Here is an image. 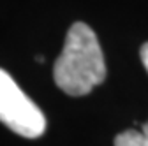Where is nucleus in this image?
I'll list each match as a JSON object with an SVG mask.
<instances>
[{
  "label": "nucleus",
  "mask_w": 148,
  "mask_h": 146,
  "mask_svg": "<svg viewBox=\"0 0 148 146\" xmlns=\"http://www.w3.org/2000/svg\"><path fill=\"white\" fill-rule=\"evenodd\" d=\"M115 146H148V121L143 123L141 130H125L115 137Z\"/></svg>",
  "instance_id": "7ed1b4c3"
},
{
  "label": "nucleus",
  "mask_w": 148,
  "mask_h": 146,
  "mask_svg": "<svg viewBox=\"0 0 148 146\" xmlns=\"http://www.w3.org/2000/svg\"><path fill=\"white\" fill-rule=\"evenodd\" d=\"M53 78L57 86L72 97L86 95L106 79V62L95 32L86 23H74L55 62Z\"/></svg>",
  "instance_id": "f257e3e1"
},
{
  "label": "nucleus",
  "mask_w": 148,
  "mask_h": 146,
  "mask_svg": "<svg viewBox=\"0 0 148 146\" xmlns=\"http://www.w3.org/2000/svg\"><path fill=\"white\" fill-rule=\"evenodd\" d=\"M0 121L18 136L28 139L41 137L46 130L42 111L4 69H0Z\"/></svg>",
  "instance_id": "f03ea898"
},
{
  "label": "nucleus",
  "mask_w": 148,
  "mask_h": 146,
  "mask_svg": "<svg viewBox=\"0 0 148 146\" xmlns=\"http://www.w3.org/2000/svg\"><path fill=\"white\" fill-rule=\"evenodd\" d=\"M139 57H141V62H143V65H145L146 72H148V42H145V44L141 46V51H139Z\"/></svg>",
  "instance_id": "20e7f679"
}]
</instances>
